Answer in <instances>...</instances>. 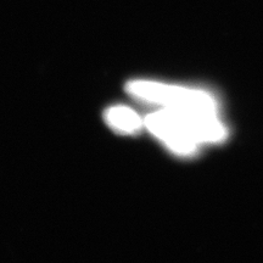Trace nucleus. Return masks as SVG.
Wrapping results in <instances>:
<instances>
[{"label": "nucleus", "instance_id": "f257e3e1", "mask_svg": "<svg viewBox=\"0 0 263 263\" xmlns=\"http://www.w3.org/2000/svg\"><path fill=\"white\" fill-rule=\"evenodd\" d=\"M147 130L174 155L194 157L206 144H221L228 129L218 112L159 108L144 117Z\"/></svg>", "mask_w": 263, "mask_h": 263}, {"label": "nucleus", "instance_id": "f03ea898", "mask_svg": "<svg viewBox=\"0 0 263 263\" xmlns=\"http://www.w3.org/2000/svg\"><path fill=\"white\" fill-rule=\"evenodd\" d=\"M126 91L140 103L159 108L178 111H212L218 112L219 104L210 91L154 81L134 80L126 84Z\"/></svg>", "mask_w": 263, "mask_h": 263}, {"label": "nucleus", "instance_id": "7ed1b4c3", "mask_svg": "<svg viewBox=\"0 0 263 263\" xmlns=\"http://www.w3.org/2000/svg\"><path fill=\"white\" fill-rule=\"evenodd\" d=\"M104 120L111 129L123 136H136L145 128L144 118L136 110L124 105L108 107L104 112Z\"/></svg>", "mask_w": 263, "mask_h": 263}]
</instances>
